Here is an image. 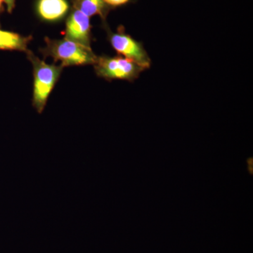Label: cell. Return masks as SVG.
<instances>
[{"label":"cell","mask_w":253,"mask_h":253,"mask_svg":"<svg viewBox=\"0 0 253 253\" xmlns=\"http://www.w3.org/2000/svg\"><path fill=\"white\" fill-rule=\"evenodd\" d=\"M73 9L78 10L88 17L99 16L106 25V18L111 9L104 0H71Z\"/></svg>","instance_id":"cell-7"},{"label":"cell","mask_w":253,"mask_h":253,"mask_svg":"<svg viewBox=\"0 0 253 253\" xmlns=\"http://www.w3.org/2000/svg\"><path fill=\"white\" fill-rule=\"evenodd\" d=\"M32 36H21L14 32L4 31L0 28V50L20 51L26 52Z\"/></svg>","instance_id":"cell-8"},{"label":"cell","mask_w":253,"mask_h":253,"mask_svg":"<svg viewBox=\"0 0 253 253\" xmlns=\"http://www.w3.org/2000/svg\"><path fill=\"white\" fill-rule=\"evenodd\" d=\"M66 38L91 47V26L89 17L73 9L66 22Z\"/></svg>","instance_id":"cell-5"},{"label":"cell","mask_w":253,"mask_h":253,"mask_svg":"<svg viewBox=\"0 0 253 253\" xmlns=\"http://www.w3.org/2000/svg\"><path fill=\"white\" fill-rule=\"evenodd\" d=\"M26 53L33 68V106L41 114L45 108L51 91L59 81L63 67L61 65L47 64L35 56L30 50Z\"/></svg>","instance_id":"cell-2"},{"label":"cell","mask_w":253,"mask_h":253,"mask_svg":"<svg viewBox=\"0 0 253 253\" xmlns=\"http://www.w3.org/2000/svg\"><path fill=\"white\" fill-rule=\"evenodd\" d=\"M104 1L111 9H113L127 4L131 0H104Z\"/></svg>","instance_id":"cell-9"},{"label":"cell","mask_w":253,"mask_h":253,"mask_svg":"<svg viewBox=\"0 0 253 253\" xmlns=\"http://www.w3.org/2000/svg\"><path fill=\"white\" fill-rule=\"evenodd\" d=\"M3 1L6 5V10H7L8 13L11 14L15 8L16 0H3Z\"/></svg>","instance_id":"cell-10"},{"label":"cell","mask_w":253,"mask_h":253,"mask_svg":"<svg viewBox=\"0 0 253 253\" xmlns=\"http://www.w3.org/2000/svg\"><path fill=\"white\" fill-rule=\"evenodd\" d=\"M46 46L42 48L40 51L44 59L51 57L54 62L60 61L62 67L81 65H94L97 59L91 50L87 47L70 41L67 38L61 40H51L46 38L44 39Z\"/></svg>","instance_id":"cell-1"},{"label":"cell","mask_w":253,"mask_h":253,"mask_svg":"<svg viewBox=\"0 0 253 253\" xmlns=\"http://www.w3.org/2000/svg\"><path fill=\"white\" fill-rule=\"evenodd\" d=\"M95 72L99 78L108 81L123 80L133 82L145 71L134 61L122 56H98L93 65Z\"/></svg>","instance_id":"cell-3"},{"label":"cell","mask_w":253,"mask_h":253,"mask_svg":"<svg viewBox=\"0 0 253 253\" xmlns=\"http://www.w3.org/2000/svg\"><path fill=\"white\" fill-rule=\"evenodd\" d=\"M108 35L111 46L118 54L134 61L145 70L149 69L151 61L144 46L126 34L123 26L118 27L116 33H112L108 28Z\"/></svg>","instance_id":"cell-4"},{"label":"cell","mask_w":253,"mask_h":253,"mask_svg":"<svg viewBox=\"0 0 253 253\" xmlns=\"http://www.w3.org/2000/svg\"><path fill=\"white\" fill-rule=\"evenodd\" d=\"M3 0H0V15H1V13L4 11V6H3ZM0 27H1V24H0Z\"/></svg>","instance_id":"cell-11"},{"label":"cell","mask_w":253,"mask_h":253,"mask_svg":"<svg viewBox=\"0 0 253 253\" xmlns=\"http://www.w3.org/2000/svg\"><path fill=\"white\" fill-rule=\"evenodd\" d=\"M67 0H38L36 12L42 21L54 23L61 21L69 12Z\"/></svg>","instance_id":"cell-6"}]
</instances>
